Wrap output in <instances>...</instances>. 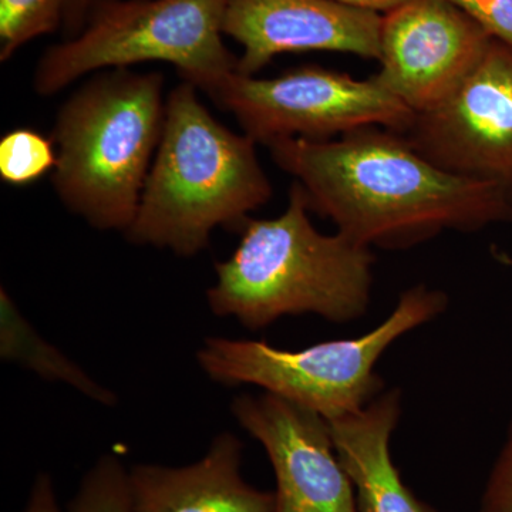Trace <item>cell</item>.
Wrapping results in <instances>:
<instances>
[{
	"mask_svg": "<svg viewBox=\"0 0 512 512\" xmlns=\"http://www.w3.org/2000/svg\"><path fill=\"white\" fill-rule=\"evenodd\" d=\"M183 82L165 103L163 134L126 237L136 245L194 256L220 227L239 228L274 194L256 141L215 119Z\"/></svg>",
	"mask_w": 512,
	"mask_h": 512,
	"instance_id": "cell-3",
	"label": "cell"
},
{
	"mask_svg": "<svg viewBox=\"0 0 512 512\" xmlns=\"http://www.w3.org/2000/svg\"><path fill=\"white\" fill-rule=\"evenodd\" d=\"M227 0H93L79 35L49 47L33 87L53 96L86 74L146 62L173 64L208 97L237 72L222 42Z\"/></svg>",
	"mask_w": 512,
	"mask_h": 512,
	"instance_id": "cell-6",
	"label": "cell"
},
{
	"mask_svg": "<svg viewBox=\"0 0 512 512\" xmlns=\"http://www.w3.org/2000/svg\"><path fill=\"white\" fill-rule=\"evenodd\" d=\"M340 5L350 6V8L372 10V12L384 13L396 9L397 6L409 2V0H332Z\"/></svg>",
	"mask_w": 512,
	"mask_h": 512,
	"instance_id": "cell-22",
	"label": "cell"
},
{
	"mask_svg": "<svg viewBox=\"0 0 512 512\" xmlns=\"http://www.w3.org/2000/svg\"><path fill=\"white\" fill-rule=\"evenodd\" d=\"M231 413L271 461L275 512H357L328 420L266 392L238 394Z\"/></svg>",
	"mask_w": 512,
	"mask_h": 512,
	"instance_id": "cell-10",
	"label": "cell"
},
{
	"mask_svg": "<svg viewBox=\"0 0 512 512\" xmlns=\"http://www.w3.org/2000/svg\"><path fill=\"white\" fill-rule=\"evenodd\" d=\"M242 441L224 431L188 466L137 464L128 470L134 512H275V491L242 477Z\"/></svg>",
	"mask_w": 512,
	"mask_h": 512,
	"instance_id": "cell-12",
	"label": "cell"
},
{
	"mask_svg": "<svg viewBox=\"0 0 512 512\" xmlns=\"http://www.w3.org/2000/svg\"><path fill=\"white\" fill-rule=\"evenodd\" d=\"M164 76L113 69L60 107L53 187L64 207L99 231L126 234L156 157L165 119Z\"/></svg>",
	"mask_w": 512,
	"mask_h": 512,
	"instance_id": "cell-4",
	"label": "cell"
},
{
	"mask_svg": "<svg viewBox=\"0 0 512 512\" xmlns=\"http://www.w3.org/2000/svg\"><path fill=\"white\" fill-rule=\"evenodd\" d=\"M493 39L451 0H409L382 16L375 77L414 114L423 113L466 79Z\"/></svg>",
	"mask_w": 512,
	"mask_h": 512,
	"instance_id": "cell-9",
	"label": "cell"
},
{
	"mask_svg": "<svg viewBox=\"0 0 512 512\" xmlns=\"http://www.w3.org/2000/svg\"><path fill=\"white\" fill-rule=\"evenodd\" d=\"M268 150L301 185L309 211L372 249L404 251L446 231L512 222L510 195L446 173L389 128L363 127L328 141L288 138Z\"/></svg>",
	"mask_w": 512,
	"mask_h": 512,
	"instance_id": "cell-1",
	"label": "cell"
},
{
	"mask_svg": "<svg viewBox=\"0 0 512 512\" xmlns=\"http://www.w3.org/2000/svg\"><path fill=\"white\" fill-rule=\"evenodd\" d=\"M67 512H134L128 470L114 454H104L89 468Z\"/></svg>",
	"mask_w": 512,
	"mask_h": 512,
	"instance_id": "cell-17",
	"label": "cell"
},
{
	"mask_svg": "<svg viewBox=\"0 0 512 512\" xmlns=\"http://www.w3.org/2000/svg\"><path fill=\"white\" fill-rule=\"evenodd\" d=\"M400 416L402 390L386 389L359 413L329 423L357 512H440L410 490L394 464L390 443Z\"/></svg>",
	"mask_w": 512,
	"mask_h": 512,
	"instance_id": "cell-13",
	"label": "cell"
},
{
	"mask_svg": "<svg viewBox=\"0 0 512 512\" xmlns=\"http://www.w3.org/2000/svg\"><path fill=\"white\" fill-rule=\"evenodd\" d=\"M447 306V293L414 285L380 325L359 338L286 350L264 340L212 336L198 349L197 362L212 382L259 387L330 423L359 413L379 397L386 390L376 372L380 357L407 333L439 318Z\"/></svg>",
	"mask_w": 512,
	"mask_h": 512,
	"instance_id": "cell-5",
	"label": "cell"
},
{
	"mask_svg": "<svg viewBox=\"0 0 512 512\" xmlns=\"http://www.w3.org/2000/svg\"><path fill=\"white\" fill-rule=\"evenodd\" d=\"M301 185L293 181L285 211L249 217L234 254L215 265L210 311L261 330L285 316L316 315L350 323L366 315L375 285L376 254L342 232L322 234Z\"/></svg>",
	"mask_w": 512,
	"mask_h": 512,
	"instance_id": "cell-2",
	"label": "cell"
},
{
	"mask_svg": "<svg viewBox=\"0 0 512 512\" xmlns=\"http://www.w3.org/2000/svg\"><path fill=\"white\" fill-rule=\"evenodd\" d=\"M0 357L47 382L66 384L101 406L119 403L116 393L94 380L33 328L5 288L0 291Z\"/></svg>",
	"mask_w": 512,
	"mask_h": 512,
	"instance_id": "cell-14",
	"label": "cell"
},
{
	"mask_svg": "<svg viewBox=\"0 0 512 512\" xmlns=\"http://www.w3.org/2000/svg\"><path fill=\"white\" fill-rule=\"evenodd\" d=\"M466 10L494 39L512 46V0H451Z\"/></svg>",
	"mask_w": 512,
	"mask_h": 512,
	"instance_id": "cell-19",
	"label": "cell"
},
{
	"mask_svg": "<svg viewBox=\"0 0 512 512\" xmlns=\"http://www.w3.org/2000/svg\"><path fill=\"white\" fill-rule=\"evenodd\" d=\"M23 512H62L57 501L55 481L49 473L37 474Z\"/></svg>",
	"mask_w": 512,
	"mask_h": 512,
	"instance_id": "cell-20",
	"label": "cell"
},
{
	"mask_svg": "<svg viewBox=\"0 0 512 512\" xmlns=\"http://www.w3.org/2000/svg\"><path fill=\"white\" fill-rule=\"evenodd\" d=\"M477 512H512V420L488 474Z\"/></svg>",
	"mask_w": 512,
	"mask_h": 512,
	"instance_id": "cell-18",
	"label": "cell"
},
{
	"mask_svg": "<svg viewBox=\"0 0 512 512\" xmlns=\"http://www.w3.org/2000/svg\"><path fill=\"white\" fill-rule=\"evenodd\" d=\"M67 2L0 0V60L8 62L26 43L56 32L63 25Z\"/></svg>",
	"mask_w": 512,
	"mask_h": 512,
	"instance_id": "cell-15",
	"label": "cell"
},
{
	"mask_svg": "<svg viewBox=\"0 0 512 512\" xmlns=\"http://www.w3.org/2000/svg\"><path fill=\"white\" fill-rule=\"evenodd\" d=\"M256 143L303 138L328 141L363 127L404 133L414 113L375 76L355 79L348 73L303 64L268 79L238 72L212 93Z\"/></svg>",
	"mask_w": 512,
	"mask_h": 512,
	"instance_id": "cell-7",
	"label": "cell"
},
{
	"mask_svg": "<svg viewBox=\"0 0 512 512\" xmlns=\"http://www.w3.org/2000/svg\"><path fill=\"white\" fill-rule=\"evenodd\" d=\"M92 2L93 0H69L67 2L62 25L66 39H72L82 32Z\"/></svg>",
	"mask_w": 512,
	"mask_h": 512,
	"instance_id": "cell-21",
	"label": "cell"
},
{
	"mask_svg": "<svg viewBox=\"0 0 512 512\" xmlns=\"http://www.w3.org/2000/svg\"><path fill=\"white\" fill-rule=\"evenodd\" d=\"M491 255H493V258L498 264L512 271V255L510 252L504 251V249L498 247H491Z\"/></svg>",
	"mask_w": 512,
	"mask_h": 512,
	"instance_id": "cell-23",
	"label": "cell"
},
{
	"mask_svg": "<svg viewBox=\"0 0 512 512\" xmlns=\"http://www.w3.org/2000/svg\"><path fill=\"white\" fill-rule=\"evenodd\" d=\"M57 150L53 138L32 128H16L0 140V178L10 185H28L55 170Z\"/></svg>",
	"mask_w": 512,
	"mask_h": 512,
	"instance_id": "cell-16",
	"label": "cell"
},
{
	"mask_svg": "<svg viewBox=\"0 0 512 512\" xmlns=\"http://www.w3.org/2000/svg\"><path fill=\"white\" fill-rule=\"evenodd\" d=\"M382 16L332 0H227L222 32L242 47L237 72L255 76L284 53L322 50L379 60Z\"/></svg>",
	"mask_w": 512,
	"mask_h": 512,
	"instance_id": "cell-11",
	"label": "cell"
},
{
	"mask_svg": "<svg viewBox=\"0 0 512 512\" xmlns=\"http://www.w3.org/2000/svg\"><path fill=\"white\" fill-rule=\"evenodd\" d=\"M402 134L446 173L512 198V46L493 39L466 79Z\"/></svg>",
	"mask_w": 512,
	"mask_h": 512,
	"instance_id": "cell-8",
	"label": "cell"
}]
</instances>
